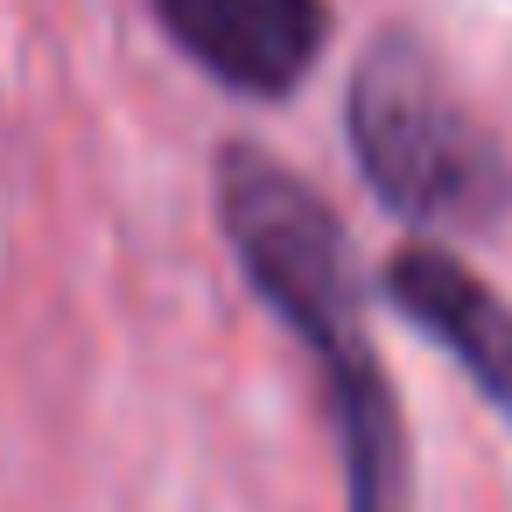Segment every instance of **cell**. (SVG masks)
Returning a JSON list of instances; mask_svg holds the SVG:
<instances>
[{"mask_svg":"<svg viewBox=\"0 0 512 512\" xmlns=\"http://www.w3.org/2000/svg\"><path fill=\"white\" fill-rule=\"evenodd\" d=\"M162 36L239 99H288L323 43L330 0H148Z\"/></svg>","mask_w":512,"mask_h":512,"instance_id":"3","label":"cell"},{"mask_svg":"<svg viewBox=\"0 0 512 512\" xmlns=\"http://www.w3.org/2000/svg\"><path fill=\"white\" fill-rule=\"evenodd\" d=\"M344 134L365 190L393 218L421 232H491L512 218V155L414 29L365 43L344 92Z\"/></svg>","mask_w":512,"mask_h":512,"instance_id":"2","label":"cell"},{"mask_svg":"<svg viewBox=\"0 0 512 512\" xmlns=\"http://www.w3.org/2000/svg\"><path fill=\"white\" fill-rule=\"evenodd\" d=\"M386 302L421 330L435 337L470 379L484 400H498L512 414V309L442 246H400L386 260Z\"/></svg>","mask_w":512,"mask_h":512,"instance_id":"4","label":"cell"},{"mask_svg":"<svg viewBox=\"0 0 512 512\" xmlns=\"http://www.w3.org/2000/svg\"><path fill=\"white\" fill-rule=\"evenodd\" d=\"M218 218H225V239H232L253 295L309 344V358L330 386L344 505L351 512H414L407 414L372 351L365 295H358V267H351L337 211L288 162L232 141V148H218Z\"/></svg>","mask_w":512,"mask_h":512,"instance_id":"1","label":"cell"}]
</instances>
